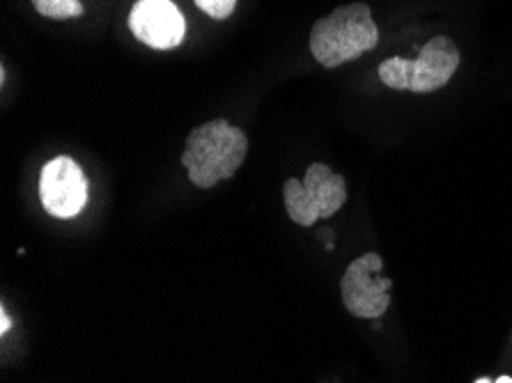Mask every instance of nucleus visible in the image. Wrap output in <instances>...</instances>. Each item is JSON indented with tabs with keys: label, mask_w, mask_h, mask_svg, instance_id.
<instances>
[{
	"label": "nucleus",
	"mask_w": 512,
	"mask_h": 383,
	"mask_svg": "<svg viewBox=\"0 0 512 383\" xmlns=\"http://www.w3.org/2000/svg\"><path fill=\"white\" fill-rule=\"evenodd\" d=\"M248 152V138L239 127L216 117L196 127L186 140L182 166L198 189H212L242 168Z\"/></svg>",
	"instance_id": "1"
},
{
	"label": "nucleus",
	"mask_w": 512,
	"mask_h": 383,
	"mask_svg": "<svg viewBox=\"0 0 512 383\" xmlns=\"http://www.w3.org/2000/svg\"><path fill=\"white\" fill-rule=\"evenodd\" d=\"M379 42V28L366 3H352L333 10L310 30V53L322 67L333 69L361 58Z\"/></svg>",
	"instance_id": "2"
},
{
	"label": "nucleus",
	"mask_w": 512,
	"mask_h": 383,
	"mask_svg": "<svg viewBox=\"0 0 512 383\" xmlns=\"http://www.w3.org/2000/svg\"><path fill=\"white\" fill-rule=\"evenodd\" d=\"M460 67V51L453 39L434 37L416 60L389 58L379 65V78L391 90H411L418 95L434 92L451 81Z\"/></svg>",
	"instance_id": "3"
},
{
	"label": "nucleus",
	"mask_w": 512,
	"mask_h": 383,
	"mask_svg": "<svg viewBox=\"0 0 512 383\" xmlns=\"http://www.w3.org/2000/svg\"><path fill=\"white\" fill-rule=\"evenodd\" d=\"M285 211L297 225L310 228L317 218H331L347 202L343 175L333 173L327 163L308 166L304 182L287 179L283 186Z\"/></svg>",
	"instance_id": "4"
},
{
	"label": "nucleus",
	"mask_w": 512,
	"mask_h": 383,
	"mask_svg": "<svg viewBox=\"0 0 512 383\" xmlns=\"http://www.w3.org/2000/svg\"><path fill=\"white\" fill-rule=\"evenodd\" d=\"M384 260L377 253H366L349 264L340 292L345 308L354 317L379 319L389 310L391 278L384 276Z\"/></svg>",
	"instance_id": "5"
},
{
	"label": "nucleus",
	"mask_w": 512,
	"mask_h": 383,
	"mask_svg": "<svg viewBox=\"0 0 512 383\" xmlns=\"http://www.w3.org/2000/svg\"><path fill=\"white\" fill-rule=\"evenodd\" d=\"M40 200L56 218L79 216L88 205V179L72 156H56L42 168Z\"/></svg>",
	"instance_id": "6"
},
{
	"label": "nucleus",
	"mask_w": 512,
	"mask_h": 383,
	"mask_svg": "<svg viewBox=\"0 0 512 383\" xmlns=\"http://www.w3.org/2000/svg\"><path fill=\"white\" fill-rule=\"evenodd\" d=\"M129 28L138 42L157 51H170L184 42L186 21L173 0H138L131 7Z\"/></svg>",
	"instance_id": "7"
},
{
	"label": "nucleus",
	"mask_w": 512,
	"mask_h": 383,
	"mask_svg": "<svg viewBox=\"0 0 512 383\" xmlns=\"http://www.w3.org/2000/svg\"><path fill=\"white\" fill-rule=\"evenodd\" d=\"M35 10L49 19H76L83 14L79 0H33Z\"/></svg>",
	"instance_id": "8"
},
{
	"label": "nucleus",
	"mask_w": 512,
	"mask_h": 383,
	"mask_svg": "<svg viewBox=\"0 0 512 383\" xmlns=\"http://www.w3.org/2000/svg\"><path fill=\"white\" fill-rule=\"evenodd\" d=\"M196 5L207 14V17L223 21V19H228L232 12H235L237 0H196Z\"/></svg>",
	"instance_id": "9"
},
{
	"label": "nucleus",
	"mask_w": 512,
	"mask_h": 383,
	"mask_svg": "<svg viewBox=\"0 0 512 383\" xmlns=\"http://www.w3.org/2000/svg\"><path fill=\"white\" fill-rule=\"evenodd\" d=\"M10 326H12V319L10 317H7V312H5V308L3 310H0V333H7V331H10Z\"/></svg>",
	"instance_id": "10"
},
{
	"label": "nucleus",
	"mask_w": 512,
	"mask_h": 383,
	"mask_svg": "<svg viewBox=\"0 0 512 383\" xmlns=\"http://www.w3.org/2000/svg\"><path fill=\"white\" fill-rule=\"evenodd\" d=\"M496 383H512V379L510 377H499V381Z\"/></svg>",
	"instance_id": "11"
},
{
	"label": "nucleus",
	"mask_w": 512,
	"mask_h": 383,
	"mask_svg": "<svg viewBox=\"0 0 512 383\" xmlns=\"http://www.w3.org/2000/svg\"><path fill=\"white\" fill-rule=\"evenodd\" d=\"M476 383H490V379H478Z\"/></svg>",
	"instance_id": "12"
}]
</instances>
